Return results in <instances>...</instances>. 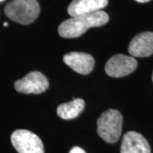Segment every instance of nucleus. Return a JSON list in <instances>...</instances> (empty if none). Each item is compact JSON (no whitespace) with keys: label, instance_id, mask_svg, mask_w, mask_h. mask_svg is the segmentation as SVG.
<instances>
[{"label":"nucleus","instance_id":"nucleus-9","mask_svg":"<svg viewBox=\"0 0 153 153\" xmlns=\"http://www.w3.org/2000/svg\"><path fill=\"white\" fill-rule=\"evenodd\" d=\"M121 153H151V146L142 134L129 131L123 138Z\"/></svg>","mask_w":153,"mask_h":153},{"label":"nucleus","instance_id":"nucleus-2","mask_svg":"<svg viewBox=\"0 0 153 153\" xmlns=\"http://www.w3.org/2000/svg\"><path fill=\"white\" fill-rule=\"evenodd\" d=\"M123 116L119 111L109 109L103 112L97 120V133L105 142L116 143L121 136Z\"/></svg>","mask_w":153,"mask_h":153},{"label":"nucleus","instance_id":"nucleus-8","mask_svg":"<svg viewBox=\"0 0 153 153\" xmlns=\"http://www.w3.org/2000/svg\"><path fill=\"white\" fill-rule=\"evenodd\" d=\"M128 53L133 57H148L153 54V33H139L128 45Z\"/></svg>","mask_w":153,"mask_h":153},{"label":"nucleus","instance_id":"nucleus-10","mask_svg":"<svg viewBox=\"0 0 153 153\" xmlns=\"http://www.w3.org/2000/svg\"><path fill=\"white\" fill-rule=\"evenodd\" d=\"M108 0H73L68 6V14L71 17L101 10L106 7Z\"/></svg>","mask_w":153,"mask_h":153},{"label":"nucleus","instance_id":"nucleus-6","mask_svg":"<svg viewBox=\"0 0 153 153\" xmlns=\"http://www.w3.org/2000/svg\"><path fill=\"white\" fill-rule=\"evenodd\" d=\"M137 60L133 56L116 55L110 59L105 66L106 74L112 77L128 76L136 69Z\"/></svg>","mask_w":153,"mask_h":153},{"label":"nucleus","instance_id":"nucleus-1","mask_svg":"<svg viewBox=\"0 0 153 153\" xmlns=\"http://www.w3.org/2000/svg\"><path fill=\"white\" fill-rule=\"evenodd\" d=\"M109 16L104 11L73 16L63 22L58 27V33L62 38H74L82 36L88 29L105 25Z\"/></svg>","mask_w":153,"mask_h":153},{"label":"nucleus","instance_id":"nucleus-11","mask_svg":"<svg viewBox=\"0 0 153 153\" xmlns=\"http://www.w3.org/2000/svg\"><path fill=\"white\" fill-rule=\"evenodd\" d=\"M85 106L82 99H73L70 102L60 105L57 107V114L60 118L70 120L76 118L82 112Z\"/></svg>","mask_w":153,"mask_h":153},{"label":"nucleus","instance_id":"nucleus-16","mask_svg":"<svg viewBox=\"0 0 153 153\" xmlns=\"http://www.w3.org/2000/svg\"><path fill=\"white\" fill-rule=\"evenodd\" d=\"M152 82H153V73H152Z\"/></svg>","mask_w":153,"mask_h":153},{"label":"nucleus","instance_id":"nucleus-13","mask_svg":"<svg viewBox=\"0 0 153 153\" xmlns=\"http://www.w3.org/2000/svg\"><path fill=\"white\" fill-rule=\"evenodd\" d=\"M137 2H139V3H146V2H149L150 0H135Z\"/></svg>","mask_w":153,"mask_h":153},{"label":"nucleus","instance_id":"nucleus-7","mask_svg":"<svg viewBox=\"0 0 153 153\" xmlns=\"http://www.w3.org/2000/svg\"><path fill=\"white\" fill-rule=\"evenodd\" d=\"M63 60L73 71L79 74L87 75L93 71L94 59L92 55L82 52H71L64 55Z\"/></svg>","mask_w":153,"mask_h":153},{"label":"nucleus","instance_id":"nucleus-15","mask_svg":"<svg viewBox=\"0 0 153 153\" xmlns=\"http://www.w3.org/2000/svg\"><path fill=\"white\" fill-rule=\"evenodd\" d=\"M2 1H4V0H0V2H2Z\"/></svg>","mask_w":153,"mask_h":153},{"label":"nucleus","instance_id":"nucleus-5","mask_svg":"<svg viewBox=\"0 0 153 153\" xmlns=\"http://www.w3.org/2000/svg\"><path fill=\"white\" fill-rule=\"evenodd\" d=\"M49 88V80L39 71H31L22 79L15 82L17 92L22 94H41Z\"/></svg>","mask_w":153,"mask_h":153},{"label":"nucleus","instance_id":"nucleus-3","mask_svg":"<svg viewBox=\"0 0 153 153\" xmlns=\"http://www.w3.org/2000/svg\"><path fill=\"white\" fill-rule=\"evenodd\" d=\"M4 12L12 21L28 25L38 18L40 7L37 0H12L5 6Z\"/></svg>","mask_w":153,"mask_h":153},{"label":"nucleus","instance_id":"nucleus-12","mask_svg":"<svg viewBox=\"0 0 153 153\" xmlns=\"http://www.w3.org/2000/svg\"><path fill=\"white\" fill-rule=\"evenodd\" d=\"M69 153H86V152L82 149L81 147H78V146H74V147H72L70 150V152Z\"/></svg>","mask_w":153,"mask_h":153},{"label":"nucleus","instance_id":"nucleus-14","mask_svg":"<svg viewBox=\"0 0 153 153\" xmlns=\"http://www.w3.org/2000/svg\"><path fill=\"white\" fill-rule=\"evenodd\" d=\"M4 27H7V26H8V23H7V22H4Z\"/></svg>","mask_w":153,"mask_h":153},{"label":"nucleus","instance_id":"nucleus-4","mask_svg":"<svg viewBox=\"0 0 153 153\" xmlns=\"http://www.w3.org/2000/svg\"><path fill=\"white\" fill-rule=\"evenodd\" d=\"M11 143L18 153H44L41 139L26 129L16 130L11 134Z\"/></svg>","mask_w":153,"mask_h":153}]
</instances>
